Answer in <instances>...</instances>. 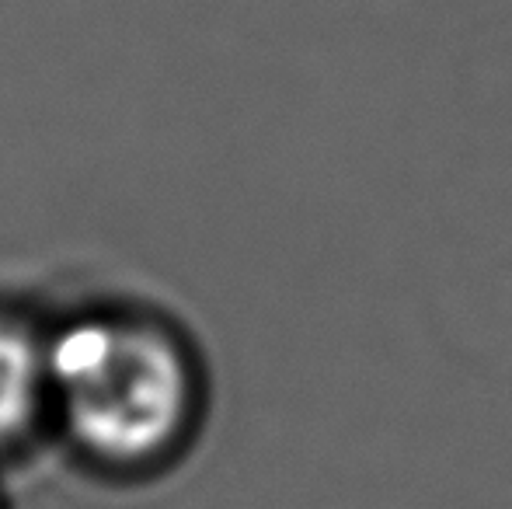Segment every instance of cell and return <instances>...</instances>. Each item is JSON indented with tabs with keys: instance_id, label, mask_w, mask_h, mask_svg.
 Here are the masks:
<instances>
[{
	"instance_id": "1",
	"label": "cell",
	"mask_w": 512,
	"mask_h": 509,
	"mask_svg": "<svg viewBox=\"0 0 512 509\" xmlns=\"http://www.w3.org/2000/svg\"><path fill=\"white\" fill-rule=\"evenodd\" d=\"M49 415L88 461L136 471L164 461L196 412L192 356L161 318L84 311L46 332Z\"/></svg>"
},
{
	"instance_id": "2",
	"label": "cell",
	"mask_w": 512,
	"mask_h": 509,
	"mask_svg": "<svg viewBox=\"0 0 512 509\" xmlns=\"http://www.w3.org/2000/svg\"><path fill=\"white\" fill-rule=\"evenodd\" d=\"M49 415L46 335L18 314H0V454L25 443Z\"/></svg>"
}]
</instances>
